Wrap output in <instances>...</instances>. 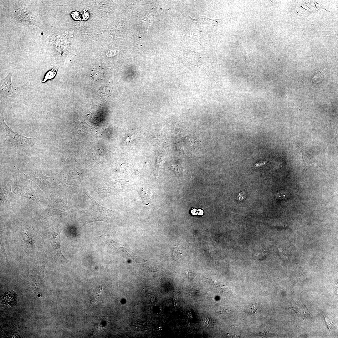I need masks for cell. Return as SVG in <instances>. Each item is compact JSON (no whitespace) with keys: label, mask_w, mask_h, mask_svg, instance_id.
Here are the masks:
<instances>
[{"label":"cell","mask_w":338,"mask_h":338,"mask_svg":"<svg viewBox=\"0 0 338 338\" xmlns=\"http://www.w3.org/2000/svg\"><path fill=\"white\" fill-rule=\"evenodd\" d=\"M0 132L4 140L15 147H26L36 139L26 137L13 131L6 124L3 113L0 114Z\"/></svg>","instance_id":"1"},{"label":"cell","mask_w":338,"mask_h":338,"mask_svg":"<svg viewBox=\"0 0 338 338\" xmlns=\"http://www.w3.org/2000/svg\"><path fill=\"white\" fill-rule=\"evenodd\" d=\"M86 194L92 202L94 208L92 213L87 215L84 220V225L98 221L109 223L117 217V214L115 211L101 206L90 195Z\"/></svg>","instance_id":"2"},{"label":"cell","mask_w":338,"mask_h":338,"mask_svg":"<svg viewBox=\"0 0 338 338\" xmlns=\"http://www.w3.org/2000/svg\"><path fill=\"white\" fill-rule=\"evenodd\" d=\"M12 73H9L5 78L0 81V91L1 100H9L13 98L23 86L16 87L12 82Z\"/></svg>","instance_id":"3"},{"label":"cell","mask_w":338,"mask_h":338,"mask_svg":"<svg viewBox=\"0 0 338 338\" xmlns=\"http://www.w3.org/2000/svg\"><path fill=\"white\" fill-rule=\"evenodd\" d=\"M298 157L301 165L305 169L310 165L314 164L322 168L324 164L320 156L311 155L309 152L302 148L297 147Z\"/></svg>","instance_id":"4"},{"label":"cell","mask_w":338,"mask_h":338,"mask_svg":"<svg viewBox=\"0 0 338 338\" xmlns=\"http://www.w3.org/2000/svg\"><path fill=\"white\" fill-rule=\"evenodd\" d=\"M50 243L51 253L54 258L59 262H66L67 260L63 255L60 250V236L58 227H55L52 233Z\"/></svg>","instance_id":"5"},{"label":"cell","mask_w":338,"mask_h":338,"mask_svg":"<svg viewBox=\"0 0 338 338\" xmlns=\"http://www.w3.org/2000/svg\"><path fill=\"white\" fill-rule=\"evenodd\" d=\"M24 174L27 178L35 182L43 190H49L53 180L52 178L44 175L42 172L39 171H36L34 175L31 177Z\"/></svg>","instance_id":"6"},{"label":"cell","mask_w":338,"mask_h":338,"mask_svg":"<svg viewBox=\"0 0 338 338\" xmlns=\"http://www.w3.org/2000/svg\"><path fill=\"white\" fill-rule=\"evenodd\" d=\"M58 69L56 67H54L48 71L44 75V78L42 81V83H44L45 82L51 80L55 77Z\"/></svg>","instance_id":"7"},{"label":"cell","mask_w":338,"mask_h":338,"mask_svg":"<svg viewBox=\"0 0 338 338\" xmlns=\"http://www.w3.org/2000/svg\"><path fill=\"white\" fill-rule=\"evenodd\" d=\"M24 243L27 248L33 247L34 242L32 236L28 233L23 232L22 235Z\"/></svg>","instance_id":"8"},{"label":"cell","mask_w":338,"mask_h":338,"mask_svg":"<svg viewBox=\"0 0 338 338\" xmlns=\"http://www.w3.org/2000/svg\"><path fill=\"white\" fill-rule=\"evenodd\" d=\"M203 320L208 327L211 328L213 327V323L210 318L209 317L205 318Z\"/></svg>","instance_id":"9"},{"label":"cell","mask_w":338,"mask_h":338,"mask_svg":"<svg viewBox=\"0 0 338 338\" xmlns=\"http://www.w3.org/2000/svg\"><path fill=\"white\" fill-rule=\"evenodd\" d=\"M0 247H1V250L2 251V253L3 254V255H4L5 258H6V260H7V262H8V259H7V256L6 254V253H5V249H4V243H3V239H1Z\"/></svg>","instance_id":"10"},{"label":"cell","mask_w":338,"mask_h":338,"mask_svg":"<svg viewBox=\"0 0 338 338\" xmlns=\"http://www.w3.org/2000/svg\"><path fill=\"white\" fill-rule=\"evenodd\" d=\"M238 197L239 200L242 201L246 199L247 194L244 192L242 191L239 192Z\"/></svg>","instance_id":"11"},{"label":"cell","mask_w":338,"mask_h":338,"mask_svg":"<svg viewBox=\"0 0 338 338\" xmlns=\"http://www.w3.org/2000/svg\"><path fill=\"white\" fill-rule=\"evenodd\" d=\"M173 303L175 305H177L178 304L179 302L178 296V295H176L174 296L173 298Z\"/></svg>","instance_id":"12"},{"label":"cell","mask_w":338,"mask_h":338,"mask_svg":"<svg viewBox=\"0 0 338 338\" xmlns=\"http://www.w3.org/2000/svg\"><path fill=\"white\" fill-rule=\"evenodd\" d=\"M255 308V306H254V305H253V306L251 307L250 308V309H249V311H251V312H255V311L254 310H253V309H254V308Z\"/></svg>","instance_id":"13"}]
</instances>
